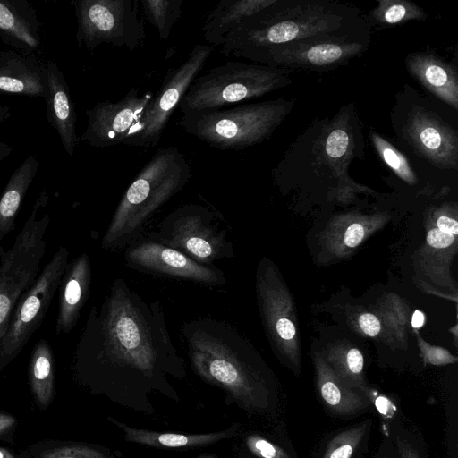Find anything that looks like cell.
Wrapping results in <instances>:
<instances>
[{"instance_id":"e0dca14e","label":"cell","mask_w":458,"mask_h":458,"mask_svg":"<svg viewBox=\"0 0 458 458\" xmlns=\"http://www.w3.org/2000/svg\"><path fill=\"white\" fill-rule=\"evenodd\" d=\"M315 368L318 398L327 414L350 420L373 409V399L346 386L325 360L317 358Z\"/></svg>"},{"instance_id":"4fadbf2b","label":"cell","mask_w":458,"mask_h":458,"mask_svg":"<svg viewBox=\"0 0 458 458\" xmlns=\"http://www.w3.org/2000/svg\"><path fill=\"white\" fill-rule=\"evenodd\" d=\"M211 53V47L195 45L187 59L166 73L161 87L131 127L124 145L153 148L159 143L172 114Z\"/></svg>"},{"instance_id":"8fae6325","label":"cell","mask_w":458,"mask_h":458,"mask_svg":"<svg viewBox=\"0 0 458 458\" xmlns=\"http://www.w3.org/2000/svg\"><path fill=\"white\" fill-rule=\"evenodd\" d=\"M140 0H72L78 45L93 51L102 44L134 51L146 39Z\"/></svg>"},{"instance_id":"5bb4252c","label":"cell","mask_w":458,"mask_h":458,"mask_svg":"<svg viewBox=\"0 0 458 458\" xmlns=\"http://www.w3.org/2000/svg\"><path fill=\"white\" fill-rule=\"evenodd\" d=\"M124 260L131 269L209 287L227 282L225 273L215 265L199 263L148 234H141L124 249Z\"/></svg>"},{"instance_id":"603a6c76","label":"cell","mask_w":458,"mask_h":458,"mask_svg":"<svg viewBox=\"0 0 458 458\" xmlns=\"http://www.w3.org/2000/svg\"><path fill=\"white\" fill-rule=\"evenodd\" d=\"M275 0H221L208 13L203 38L213 47L222 46L225 36L244 19L272 4Z\"/></svg>"},{"instance_id":"4dcf8cb0","label":"cell","mask_w":458,"mask_h":458,"mask_svg":"<svg viewBox=\"0 0 458 458\" xmlns=\"http://www.w3.org/2000/svg\"><path fill=\"white\" fill-rule=\"evenodd\" d=\"M386 424L398 458H429L422 437L414 429L392 417Z\"/></svg>"},{"instance_id":"d6986e66","label":"cell","mask_w":458,"mask_h":458,"mask_svg":"<svg viewBox=\"0 0 458 458\" xmlns=\"http://www.w3.org/2000/svg\"><path fill=\"white\" fill-rule=\"evenodd\" d=\"M47 92L46 64L35 55L15 50L0 52V94L45 98Z\"/></svg>"},{"instance_id":"7c38bea8","label":"cell","mask_w":458,"mask_h":458,"mask_svg":"<svg viewBox=\"0 0 458 458\" xmlns=\"http://www.w3.org/2000/svg\"><path fill=\"white\" fill-rule=\"evenodd\" d=\"M68 257V249L59 247L32 285L20 297L0 341V371L18 356L41 326L59 287Z\"/></svg>"},{"instance_id":"f546056e","label":"cell","mask_w":458,"mask_h":458,"mask_svg":"<svg viewBox=\"0 0 458 458\" xmlns=\"http://www.w3.org/2000/svg\"><path fill=\"white\" fill-rule=\"evenodd\" d=\"M142 11L161 39H167L182 13L183 0H140Z\"/></svg>"},{"instance_id":"d6a6232c","label":"cell","mask_w":458,"mask_h":458,"mask_svg":"<svg viewBox=\"0 0 458 458\" xmlns=\"http://www.w3.org/2000/svg\"><path fill=\"white\" fill-rule=\"evenodd\" d=\"M420 348L422 352L424 360L432 365H446L455 363L456 357L453 356L448 351L444 348L431 346L420 339Z\"/></svg>"},{"instance_id":"30bf717a","label":"cell","mask_w":458,"mask_h":458,"mask_svg":"<svg viewBox=\"0 0 458 458\" xmlns=\"http://www.w3.org/2000/svg\"><path fill=\"white\" fill-rule=\"evenodd\" d=\"M157 228L147 234L199 263L214 265L216 260L234 256L227 230L215 213L202 205L190 203L178 207Z\"/></svg>"},{"instance_id":"e575fe53","label":"cell","mask_w":458,"mask_h":458,"mask_svg":"<svg viewBox=\"0 0 458 458\" xmlns=\"http://www.w3.org/2000/svg\"><path fill=\"white\" fill-rule=\"evenodd\" d=\"M358 322L360 329L369 336H376L380 332V322L374 314L363 313L359 317Z\"/></svg>"},{"instance_id":"74e56055","label":"cell","mask_w":458,"mask_h":458,"mask_svg":"<svg viewBox=\"0 0 458 458\" xmlns=\"http://www.w3.org/2000/svg\"><path fill=\"white\" fill-rule=\"evenodd\" d=\"M373 458H398L394 445L388 434L382 441Z\"/></svg>"},{"instance_id":"ee69618b","label":"cell","mask_w":458,"mask_h":458,"mask_svg":"<svg viewBox=\"0 0 458 458\" xmlns=\"http://www.w3.org/2000/svg\"><path fill=\"white\" fill-rule=\"evenodd\" d=\"M237 458H251L248 454H246L244 452H241L240 455Z\"/></svg>"},{"instance_id":"9c48e42d","label":"cell","mask_w":458,"mask_h":458,"mask_svg":"<svg viewBox=\"0 0 458 458\" xmlns=\"http://www.w3.org/2000/svg\"><path fill=\"white\" fill-rule=\"evenodd\" d=\"M370 43L369 29L318 35L249 52L240 57L254 64L285 70L324 72L344 65L364 53Z\"/></svg>"},{"instance_id":"ba28073f","label":"cell","mask_w":458,"mask_h":458,"mask_svg":"<svg viewBox=\"0 0 458 458\" xmlns=\"http://www.w3.org/2000/svg\"><path fill=\"white\" fill-rule=\"evenodd\" d=\"M408 100L402 96L392 114L400 142L417 157L440 169L458 168V132L417 91Z\"/></svg>"},{"instance_id":"f35d334b","label":"cell","mask_w":458,"mask_h":458,"mask_svg":"<svg viewBox=\"0 0 458 458\" xmlns=\"http://www.w3.org/2000/svg\"><path fill=\"white\" fill-rule=\"evenodd\" d=\"M437 229L443 233L451 235H456L458 233V223L455 219L442 216L437 220Z\"/></svg>"},{"instance_id":"83f0119b","label":"cell","mask_w":458,"mask_h":458,"mask_svg":"<svg viewBox=\"0 0 458 458\" xmlns=\"http://www.w3.org/2000/svg\"><path fill=\"white\" fill-rule=\"evenodd\" d=\"M242 443V452L251 458H299L284 422L271 429L249 431Z\"/></svg>"},{"instance_id":"6da1fadb","label":"cell","mask_w":458,"mask_h":458,"mask_svg":"<svg viewBox=\"0 0 458 458\" xmlns=\"http://www.w3.org/2000/svg\"><path fill=\"white\" fill-rule=\"evenodd\" d=\"M72 371L91 394L148 416L156 413L155 394L180 402L171 380L187 377L161 301H145L121 277L112 283L99 309L91 308Z\"/></svg>"},{"instance_id":"8992f818","label":"cell","mask_w":458,"mask_h":458,"mask_svg":"<svg viewBox=\"0 0 458 458\" xmlns=\"http://www.w3.org/2000/svg\"><path fill=\"white\" fill-rule=\"evenodd\" d=\"M289 72L258 64L229 61L198 76L178 107L182 114H189L260 98L291 84Z\"/></svg>"},{"instance_id":"8d00e7d4","label":"cell","mask_w":458,"mask_h":458,"mask_svg":"<svg viewBox=\"0 0 458 458\" xmlns=\"http://www.w3.org/2000/svg\"><path fill=\"white\" fill-rule=\"evenodd\" d=\"M364 228L360 224L351 225L345 231L344 242L347 247L358 246L364 237Z\"/></svg>"},{"instance_id":"ac0fdd59","label":"cell","mask_w":458,"mask_h":458,"mask_svg":"<svg viewBox=\"0 0 458 458\" xmlns=\"http://www.w3.org/2000/svg\"><path fill=\"white\" fill-rule=\"evenodd\" d=\"M47 92L45 102L49 124L60 137L65 152L72 157L80 138L76 134V113L69 86L55 62L46 64Z\"/></svg>"},{"instance_id":"484cf974","label":"cell","mask_w":458,"mask_h":458,"mask_svg":"<svg viewBox=\"0 0 458 458\" xmlns=\"http://www.w3.org/2000/svg\"><path fill=\"white\" fill-rule=\"evenodd\" d=\"M28 378L36 404L46 410L54 399L55 387L53 351L45 339L37 342L32 349Z\"/></svg>"},{"instance_id":"7402d4cb","label":"cell","mask_w":458,"mask_h":458,"mask_svg":"<svg viewBox=\"0 0 458 458\" xmlns=\"http://www.w3.org/2000/svg\"><path fill=\"white\" fill-rule=\"evenodd\" d=\"M409 73L428 91L455 111L458 108V74L456 69L428 52L407 55Z\"/></svg>"},{"instance_id":"d590c367","label":"cell","mask_w":458,"mask_h":458,"mask_svg":"<svg viewBox=\"0 0 458 458\" xmlns=\"http://www.w3.org/2000/svg\"><path fill=\"white\" fill-rule=\"evenodd\" d=\"M454 241V236L441 232L437 228L431 229L427 234V242L434 248H445Z\"/></svg>"},{"instance_id":"4316f807","label":"cell","mask_w":458,"mask_h":458,"mask_svg":"<svg viewBox=\"0 0 458 458\" xmlns=\"http://www.w3.org/2000/svg\"><path fill=\"white\" fill-rule=\"evenodd\" d=\"M18 458H122L120 451H114L98 444L41 440L19 451Z\"/></svg>"},{"instance_id":"b9f144b4","label":"cell","mask_w":458,"mask_h":458,"mask_svg":"<svg viewBox=\"0 0 458 458\" xmlns=\"http://www.w3.org/2000/svg\"><path fill=\"white\" fill-rule=\"evenodd\" d=\"M0 458H18V456L14 455L8 449L0 447Z\"/></svg>"},{"instance_id":"277c9868","label":"cell","mask_w":458,"mask_h":458,"mask_svg":"<svg viewBox=\"0 0 458 458\" xmlns=\"http://www.w3.org/2000/svg\"><path fill=\"white\" fill-rule=\"evenodd\" d=\"M191 177V165L177 147L158 148L124 191L102 237V250L120 251L137 240L154 214Z\"/></svg>"},{"instance_id":"3957f363","label":"cell","mask_w":458,"mask_h":458,"mask_svg":"<svg viewBox=\"0 0 458 458\" xmlns=\"http://www.w3.org/2000/svg\"><path fill=\"white\" fill-rule=\"evenodd\" d=\"M367 29V23L353 6L331 0H275L231 30L219 52L240 57L313 36Z\"/></svg>"},{"instance_id":"836d02e7","label":"cell","mask_w":458,"mask_h":458,"mask_svg":"<svg viewBox=\"0 0 458 458\" xmlns=\"http://www.w3.org/2000/svg\"><path fill=\"white\" fill-rule=\"evenodd\" d=\"M18 427L16 417L9 412L0 411V441L14 444V436Z\"/></svg>"},{"instance_id":"60d3db41","label":"cell","mask_w":458,"mask_h":458,"mask_svg":"<svg viewBox=\"0 0 458 458\" xmlns=\"http://www.w3.org/2000/svg\"><path fill=\"white\" fill-rule=\"evenodd\" d=\"M13 151V148L7 143L0 141V163L5 159Z\"/></svg>"},{"instance_id":"7a4b0ae2","label":"cell","mask_w":458,"mask_h":458,"mask_svg":"<svg viewBox=\"0 0 458 458\" xmlns=\"http://www.w3.org/2000/svg\"><path fill=\"white\" fill-rule=\"evenodd\" d=\"M182 335L192 370L221 389L228 405L276 417L280 398L273 375L234 327L203 318L185 323Z\"/></svg>"},{"instance_id":"ffe728a7","label":"cell","mask_w":458,"mask_h":458,"mask_svg":"<svg viewBox=\"0 0 458 458\" xmlns=\"http://www.w3.org/2000/svg\"><path fill=\"white\" fill-rule=\"evenodd\" d=\"M35 8L27 0H0V39L17 52L35 55L41 46Z\"/></svg>"},{"instance_id":"52a82bcc","label":"cell","mask_w":458,"mask_h":458,"mask_svg":"<svg viewBox=\"0 0 458 458\" xmlns=\"http://www.w3.org/2000/svg\"><path fill=\"white\" fill-rule=\"evenodd\" d=\"M48 199L47 190L43 189L13 246L0 257V341L20 297L38 276L47 247L45 234L50 223L49 213H39Z\"/></svg>"},{"instance_id":"f1b7e54d","label":"cell","mask_w":458,"mask_h":458,"mask_svg":"<svg viewBox=\"0 0 458 458\" xmlns=\"http://www.w3.org/2000/svg\"><path fill=\"white\" fill-rule=\"evenodd\" d=\"M369 19L376 24L394 25L411 21H424L428 14L418 4L407 0H379L369 12Z\"/></svg>"},{"instance_id":"d4e9b609","label":"cell","mask_w":458,"mask_h":458,"mask_svg":"<svg viewBox=\"0 0 458 458\" xmlns=\"http://www.w3.org/2000/svg\"><path fill=\"white\" fill-rule=\"evenodd\" d=\"M371 418L331 432L325 437L318 458H362L373 427Z\"/></svg>"},{"instance_id":"ab89813d","label":"cell","mask_w":458,"mask_h":458,"mask_svg":"<svg viewBox=\"0 0 458 458\" xmlns=\"http://www.w3.org/2000/svg\"><path fill=\"white\" fill-rule=\"evenodd\" d=\"M423 324H424V314L420 310H416L412 315V319H411L412 327L415 328H419V327H422Z\"/></svg>"},{"instance_id":"5b68a950","label":"cell","mask_w":458,"mask_h":458,"mask_svg":"<svg viewBox=\"0 0 458 458\" xmlns=\"http://www.w3.org/2000/svg\"><path fill=\"white\" fill-rule=\"evenodd\" d=\"M277 98L182 114L176 124L186 133L219 150H243L267 140L294 106Z\"/></svg>"},{"instance_id":"2e32d148","label":"cell","mask_w":458,"mask_h":458,"mask_svg":"<svg viewBox=\"0 0 458 458\" xmlns=\"http://www.w3.org/2000/svg\"><path fill=\"white\" fill-rule=\"evenodd\" d=\"M91 264L87 253L68 261L59 284L55 334H69L76 326L91 285Z\"/></svg>"},{"instance_id":"7bdbcfd3","label":"cell","mask_w":458,"mask_h":458,"mask_svg":"<svg viewBox=\"0 0 458 458\" xmlns=\"http://www.w3.org/2000/svg\"><path fill=\"white\" fill-rule=\"evenodd\" d=\"M195 458H218V455L216 454L204 453L196 456Z\"/></svg>"},{"instance_id":"9a60e30c","label":"cell","mask_w":458,"mask_h":458,"mask_svg":"<svg viewBox=\"0 0 458 458\" xmlns=\"http://www.w3.org/2000/svg\"><path fill=\"white\" fill-rule=\"evenodd\" d=\"M153 96L151 91L141 95L131 88L120 100L97 103L85 112L88 124L80 140L94 148L123 144Z\"/></svg>"},{"instance_id":"1f68e13d","label":"cell","mask_w":458,"mask_h":458,"mask_svg":"<svg viewBox=\"0 0 458 458\" xmlns=\"http://www.w3.org/2000/svg\"><path fill=\"white\" fill-rule=\"evenodd\" d=\"M369 138L380 158L399 178L410 184L417 182L407 158L394 146L374 131H369Z\"/></svg>"},{"instance_id":"44dd1931","label":"cell","mask_w":458,"mask_h":458,"mask_svg":"<svg viewBox=\"0 0 458 458\" xmlns=\"http://www.w3.org/2000/svg\"><path fill=\"white\" fill-rule=\"evenodd\" d=\"M107 420L123 433L126 441L159 449L189 450L207 447L222 440L236 437L241 428V425L234 422L230 427L219 431L182 434L138 428L113 417H107Z\"/></svg>"},{"instance_id":"cb8c5ba5","label":"cell","mask_w":458,"mask_h":458,"mask_svg":"<svg viewBox=\"0 0 458 458\" xmlns=\"http://www.w3.org/2000/svg\"><path fill=\"white\" fill-rule=\"evenodd\" d=\"M39 162L34 155L28 156L13 172L0 197V257L4 252L2 242L15 228V220L24 197L32 183Z\"/></svg>"}]
</instances>
